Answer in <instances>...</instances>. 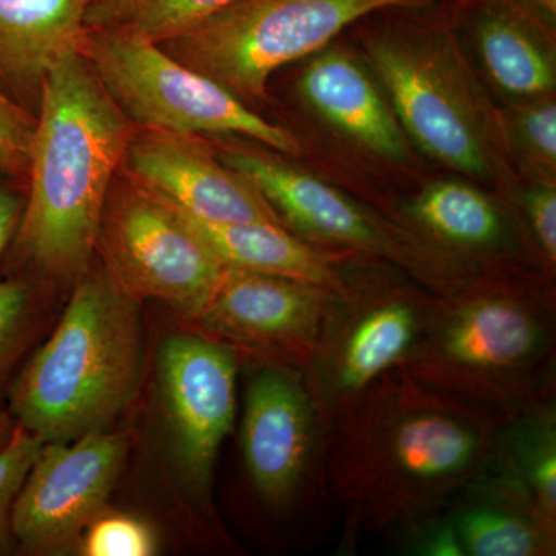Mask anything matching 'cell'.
Listing matches in <instances>:
<instances>
[{
  "label": "cell",
  "mask_w": 556,
  "mask_h": 556,
  "mask_svg": "<svg viewBox=\"0 0 556 556\" xmlns=\"http://www.w3.org/2000/svg\"><path fill=\"white\" fill-rule=\"evenodd\" d=\"M514 138L526 159L544 174L556 169V104L547 97L535 98L519 108L511 123Z\"/></svg>",
  "instance_id": "25"
},
{
  "label": "cell",
  "mask_w": 556,
  "mask_h": 556,
  "mask_svg": "<svg viewBox=\"0 0 556 556\" xmlns=\"http://www.w3.org/2000/svg\"><path fill=\"white\" fill-rule=\"evenodd\" d=\"M97 247L104 269L131 299H155L193 320L225 266L166 201L131 179L110 189Z\"/></svg>",
  "instance_id": "8"
},
{
  "label": "cell",
  "mask_w": 556,
  "mask_h": 556,
  "mask_svg": "<svg viewBox=\"0 0 556 556\" xmlns=\"http://www.w3.org/2000/svg\"><path fill=\"white\" fill-rule=\"evenodd\" d=\"M466 490V501L450 511L466 555L554 554L555 522L541 515L517 486L485 475Z\"/></svg>",
  "instance_id": "18"
},
{
  "label": "cell",
  "mask_w": 556,
  "mask_h": 556,
  "mask_svg": "<svg viewBox=\"0 0 556 556\" xmlns=\"http://www.w3.org/2000/svg\"><path fill=\"white\" fill-rule=\"evenodd\" d=\"M14 428H16V420L10 415V412L0 413V447L13 437Z\"/></svg>",
  "instance_id": "31"
},
{
  "label": "cell",
  "mask_w": 556,
  "mask_h": 556,
  "mask_svg": "<svg viewBox=\"0 0 556 556\" xmlns=\"http://www.w3.org/2000/svg\"><path fill=\"white\" fill-rule=\"evenodd\" d=\"M79 53L121 113L144 129L188 137L243 135L277 152L302 153L294 134L262 118L247 102L144 36L86 28Z\"/></svg>",
  "instance_id": "6"
},
{
  "label": "cell",
  "mask_w": 556,
  "mask_h": 556,
  "mask_svg": "<svg viewBox=\"0 0 556 556\" xmlns=\"http://www.w3.org/2000/svg\"><path fill=\"white\" fill-rule=\"evenodd\" d=\"M20 200L3 188H0V255L9 247L21 223Z\"/></svg>",
  "instance_id": "30"
},
{
  "label": "cell",
  "mask_w": 556,
  "mask_h": 556,
  "mask_svg": "<svg viewBox=\"0 0 556 556\" xmlns=\"http://www.w3.org/2000/svg\"><path fill=\"white\" fill-rule=\"evenodd\" d=\"M428 0H239L160 43L175 60L243 102L263 100L270 75L328 46L368 14Z\"/></svg>",
  "instance_id": "5"
},
{
  "label": "cell",
  "mask_w": 556,
  "mask_h": 556,
  "mask_svg": "<svg viewBox=\"0 0 556 556\" xmlns=\"http://www.w3.org/2000/svg\"><path fill=\"white\" fill-rule=\"evenodd\" d=\"M536 9L544 11L547 16L555 17L556 14V0H530Z\"/></svg>",
  "instance_id": "32"
},
{
  "label": "cell",
  "mask_w": 556,
  "mask_h": 556,
  "mask_svg": "<svg viewBox=\"0 0 556 556\" xmlns=\"http://www.w3.org/2000/svg\"><path fill=\"white\" fill-rule=\"evenodd\" d=\"M367 47L394 115L419 149L460 174L492 177L477 104L439 40L380 35L369 39Z\"/></svg>",
  "instance_id": "9"
},
{
  "label": "cell",
  "mask_w": 556,
  "mask_h": 556,
  "mask_svg": "<svg viewBox=\"0 0 556 556\" xmlns=\"http://www.w3.org/2000/svg\"><path fill=\"white\" fill-rule=\"evenodd\" d=\"M402 367L427 386L518 416L554 393V308L506 287L447 292Z\"/></svg>",
  "instance_id": "4"
},
{
  "label": "cell",
  "mask_w": 556,
  "mask_h": 556,
  "mask_svg": "<svg viewBox=\"0 0 556 556\" xmlns=\"http://www.w3.org/2000/svg\"><path fill=\"white\" fill-rule=\"evenodd\" d=\"M515 417L404 367L388 372L325 438V479L350 532L413 521L484 478Z\"/></svg>",
  "instance_id": "1"
},
{
  "label": "cell",
  "mask_w": 556,
  "mask_h": 556,
  "mask_svg": "<svg viewBox=\"0 0 556 556\" xmlns=\"http://www.w3.org/2000/svg\"><path fill=\"white\" fill-rule=\"evenodd\" d=\"M93 2V0H90V3Z\"/></svg>",
  "instance_id": "33"
},
{
  "label": "cell",
  "mask_w": 556,
  "mask_h": 556,
  "mask_svg": "<svg viewBox=\"0 0 556 556\" xmlns=\"http://www.w3.org/2000/svg\"><path fill=\"white\" fill-rule=\"evenodd\" d=\"M35 126L24 112L0 94V170L28 164Z\"/></svg>",
  "instance_id": "27"
},
{
  "label": "cell",
  "mask_w": 556,
  "mask_h": 556,
  "mask_svg": "<svg viewBox=\"0 0 556 556\" xmlns=\"http://www.w3.org/2000/svg\"><path fill=\"white\" fill-rule=\"evenodd\" d=\"M144 367L138 302L108 270H84L60 324L11 387L10 415L43 444L112 422Z\"/></svg>",
  "instance_id": "3"
},
{
  "label": "cell",
  "mask_w": 556,
  "mask_h": 556,
  "mask_svg": "<svg viewBox=\"0 0 556 556\" xmlns=\"http://www.w3.org/2000/svg\"><path fill=\"white\" fill-rule=\"evenodd\" d=\"M299 89L314 112L362 148L396 163L407 159L393 109L365 70L343 51L317 54L303 72Z\"/></svg>",
  "instance_id": "16"
},
{
  "label": "cell",
  "mask_w": 556,
  "mask_h": 556,
  "mask_svg": "<svg viewBox=\"0 0 556 556\" xmlns=\"http://www.w3.org/2000/svg\"><path fill=\"white\" fill-rule=\"evenodd\" d=\"M237 354L204 334L172 336L159 354V382L182 478L207 489L237 407Z\"/></svg>",
  "instance_id": "12"
},
{
  "label": "cell",
  "mask_w": 556,
  "mask_h": 556,
  "mask_svg": "<svg viewBox=\"0 0 556 556\" xmlns=\"http://www.w3.org/2000/svg\"><path fill=\"white\" fill-rule=\"evenodd\" d=\"M40 86L28 156L30 199L17 240L47 273L80 276L134 134L79 50L58 62Z\"/></svg>",
  "instance_id": "2"
},
{
  "label": "cell",
  "mask_w": 556,
  "mask_h": 556,
  "mask_svg": "<svg viewBox=\"0 0 556 556\" xmlns=\"http://www.w3.org/2000/svg\"><path fill=\"white\" fill-rule=\"evenodd\" d=\"M438 298L401 287L345 288L334 295L305 379L324 439L369 388L412 356Z\"/></svg>",
  "instance_id": "7"
},
{
  "label": "cell",
  "mask_w": 556,
  "mask_h": 556,
  "mask_svg": "<svg viewBox=\"0 0 556 556\" xmlns=\"http://www.w3.org/2000/svg\"><path fill=\"white\" fill-rule=\"evenodd\" d=\"M42 445L39 438L16 424L13 437L0 447V555L16 548L11 529L14 501Z\"/></svg>",
  "instance_id": "24"
},
{
  "label": "cell",
  "mask_w": 556,
  "mask_h": 556,
  "mask_svg": "<svg viewBox=\"0 0 556 556\" xmlns=\"http://www.w3.org/2000/svg\"><path fill=\"white\" fill-rule=\"evenodd\" d=\"M219 160L251 182L281 222L302 236L371 254L396 252L375 219L314 175L249 150L226 149Z\"/></svg>",
  "instance_id": "15"
},
{
  "label": "cell",
  "mask_w": 556,
  "mask_h": 556,
  "mask_svg": "<svg viewBox=\"0 0 556 556\" xmlns=\"http://www.w3.org/2000/svg\"><path fill=\"white\" fill-rule=\"evenodd\" d=\"M409 215L431 239L468 254H489L507 239L501 208L466 182L427 186L409 206Z\"/></svg>",
  "instance_id": "21"
},
{
  "label": "cell",
  "mask_w": 556,
  "mask_h": 556,
  "mask_svg": "<svg viewBox=\"0 0 556 556\" xmlns=\"http://www.w3.org/2000/svg\"><path fill=\"white\" fill-rule=\"evenodd\" d=\"M127 431H89L70 442L40 448L13 514L16 547L28 554H64L104 510L110 492L129 456Z\"/></svg>",
  "instance_id": "10"
},
{
  "label": "cell",
  "mask_w": 556,
  "mask_h": 556,
  "mask_svg": "<svg viewBox=\"0 0 556 556\" xmlns=\"http://www.w3.org/2000/svg\"><path fill=\"white\" fill-rule=\"evenodd\" d=\"M239 0H93L86 28L137 33L164 43Z\"/></svg>",
  "instance_id": "22"
},
{
  "label": "cell",
  "mask_w": 556,
  "mask_h": 556,
  "mask_svg": "<svg viewBox=\"0 0 556 556\" xmlns=\"http://www.w3.org/2000/svg\"><path fill=\"white\" fill-rule=\"evenodd\" d=\"M90 0H0V70L40 83L79 50Z\"/></svg>",
  "instance_id": "19"
},
{
  "label": "cell",
  "mask_w": 556,
  "mask_h": 556,
  "mask_svg": "<svg viewBox=\"0 0 556 556\" xmlns=\"http://www.w3.org/2000/svg\"><path fill=\"white\" fill-rule=\"evenodd\" d=\"M305 372L265 364L249 379L241 447L252 484L273 508L294 501L321 438Z\"/></svg>",
  "instance_id": "13"
},
{
  "label": "cell",
  "mask_w": 556,
  "mask_h": 556,
  "mask_svg": "<svg viewBox=\"0 0 556 556\" xmlns=\"http://www.w3.org/2000/svg\"><path fill=\"white\" fill-rule=\"evenodd\" d=\"M156 551L152 527L127 514L102 510L80 536V554L86 556H152Z\"/></svg>",
  "instance_id": "23"
},
{
  "label": "cell",
  "mask_w": 556,
  "mask_h": 556,
  "mask_svg": "<svg viewBox=\"0 0 556 556\" xmlns=\"http://www.w3.org/2000/svg\"><path fill=\"white\" fill-rule=\"evenodd\" d=\"M334 295L294 278L225 266L217 289L192 321L201 334L236 354L305 371Z\"/></svg>",
  "instance_id": "11"
},
{
  "label": "cell",
  "mask_w": 556,
  "mask_h": 556,
  "mask_svg": "<svg viewBox=\"0 0 556 556\" xmlns=\"http://www.w3.org/2000/svg\"><path fill=\"white\" fill-rule=\"evenodd\" d=\"M177 212L226 268L294 278L336 294L345 288L336 260L292 236L283 225L207 223Z\"/></svg>",
  "instance_id": "17"
},
{
  "label": "cell",
  "mask_w": 556,
  "mask_h": 556,
  "mask_svg": "<svg viewBox=\"0 0 556 556\" xmlns=\"http://www.w3.org/2000/svg\"><path fill=\"white\" fill-rule=\"evenodd\" d=\"M416 554L428 556H463V543L452 518L439 522V526L431 527L428 532L422 533L416 546Z\"/></svg>",
  "instance_id": "29"
},
{
  "label": "cell",
  "mask_w": 556,
  "mask_h": 556,
  "mask_svg": "<svg viewBox=\"0 0 556 556\" xmlns=\"http://www.w3.org/2000/svg\"><path fill=\"white\" fill-rule=\"evenodd\" d=\"M479 54L497 89L515 98L547 97L555 89V64L525 11L493 0L477 22Z\"/></svg>",
  "instance_id": "20"
},
{
  "label": "cell",
  "mask_w": 556,
  "mask_h": 556,
  "mask_svg": "<svg viewBox=\"0 0 556 556\" xmlns=\"http://www.w3.org/2000/svg\"><path fill=\"white\" fill-rule=\"evenodd\" d=\"M124 161L135 182L189 217L283 225L251 182L188 135L146 129L131 137Z\"/></svg>",
  "instance_id": "14"
},
{
  "label": "cell",
  "mask_w": 556,
  "mask_h": 556,
  "mask_svg": "<svg viewBox=\"0 0 556 556\" xmlns=\"http://www.w3.org/2000/svg\"><path fill=\"white\" fill-rule=\"evenodd\" d=\"M30 292L16 280H0V379L20 351L27 328Z\"/></svg>",
  "instance_id": "26"
},
{
  "label": "cell",
  "mask_w": 556,
  "mask_h": 556,
  "mask_svg": "<svg viewBox=\"0 0 556 556\" xmlns=\"http://www.w3.org/2000/svg\"><path fill=\"white\" fill-rule=\"evenodd\" d=\"M526 211L530 228L546 255L548 263L556 260V190L555 185L543 182L530 189L526 197Z\"/></svg>",
  "instance_id": "28"
}]
</instances>
